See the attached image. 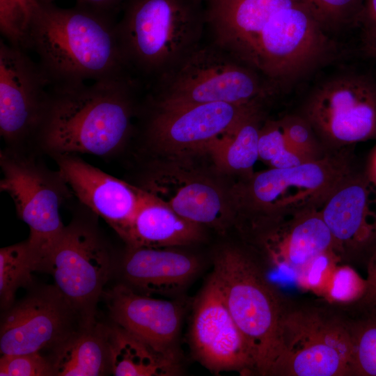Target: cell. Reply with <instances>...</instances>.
<instances>
[{
    "instance_id": "obj_1",
    "label": "cell",
    "mask_w": 376,
    "mask_h": 376,
    "mask_svg": "<svg viewBox=\"0 0 376 376\" xmlns=\"http://www.w3.org/2000/svg\"><path fill=\"white\" fill-rule=\"evenodd\" d=\"M214 45L276 88L327 64L334 42L300 0H203Z\"/></svg>"
},
{
    "instance_id": "obj_2",
    "label": "cell",
    "mask_w": 376,
    "mask_h": 376,
    "mask_svg": "<svg viewBox=\"0 0 376 376\" xmlns=\"http://www.w3.org/2000/svg\"><path fill=\"white\" fill-rule=\"evenodd\" d=\"M115 16L75 4L37 1L25 49H33L50 86L131 77L118 42Z\"/></svg>"
},
{
    "instance_id": "obj_3",
    "label": "cell",
    "mask_w": 376,
    "mask_h": 376,
    "mask_svg": "<svg viewBox=\"0 0 376 376\" xmlns=\"http://www.w3.org/2000/svg\"><path fill=\"white\" fill-rule=\"evenodd\" d=\"M136 86L131 77L50 86L49 103L36 146L52 157L115 155L132 130Z\"/></svg>"
},
{
    "instance_id": "obj_4",
    "label": "cell",
    "mask_w": 376,
    "mask_h": 376,
    "mask_svg": "<svg viewBox=\"0 0 376 376\" xmlns=\"http://www.w3.org/2000/svg\"><path fill=\"white\" fill-rule=\"evenodd\" d=\"M122 8L116 29L129 71L157 79L200 47L203 0H125Z\"/></svg>"
},
{
    "instance_id": "obj_5",
    "label": "cell",
    "mask_w": 376,
    "mask_h": 376,
    "mask_svg": "<svg viewBox=\"0 0 376 376\" xmlns=\"http://www.w3.org/2000/svg\"><path fill=\"white\" fill-rule=\"evenodd\" d=\"M212 275L252 354L256 374L272 376L281 354V326L288 308L249 253L228 246L217 252Z\"/></svg>"
},
{
    "instance_id": "obj_6",
    "label": "cell",
    "mask_w": 376,
    "mask_h": 376,
    "mask_svg": "<svg viewBox=\"0 0 376 376\" xmlns=\"http://www.w3.org/2000/svg\"><path fill=\"white\" fill-rule=\"evenodd\" d=\"M263 78L214 45L199 47L157 79L150 102L164 107L206 103L262 105L276 90Z\"/></svg>"
},
{
    "instance_id": "obj_7",
    "label": "cell",
    "mask_w": 376,
    "mask_h": 376,
    "mask_svg": "<svg viewBox=\"0 0 376 376\" xmlns=\"http://www.w3.org/2000/svg\"><path fill=\"white\" fill-rule=\"evenodd\" d=\"M350 174L347 159L339 154L291 167L270 168L253 173L237 188L236 208L251 214L253 224L278 221L321 208Z\"/></svg>"
},
{
    "instance_id": "obj_8",
    "label": "cell",
    "mask_w": 376,
    "mask_h": 376,
    "mask_svg": "<svg viewBox=\"0 0 376 376\" xmlns=\"http://www.w3.org/2000/svg\"><path fill=\"white\" fill-rule=\"evenodd\" d=\"M0 166V189L10 196L18 217L29 226L27 240L40 272H46L65 226L60 208L72 192L58 170L52 171L29 151L1 150Z\"/></svg>"
},
{
    "instance_id": "obj_9",
    "label": "cell",
    "mask_w": 376,
    "mask_h": 376,
    "mask_svg": "<svg viewBox=\"0 0 376 376\" xmlns=\"http://www.w3.org/2000/svg\"><path fill=\"white\" fill-rule=\"evenodd\" d=\"M81 205L82 209L65 226L45 273L53 276L54 285L82 322L95 320L97 304L113 261L110 247L98 229V216Z\"/></svg>"
},
{
    "instance_id": "obj_10",
    "label": "cell",
    "mask_w": 376,
    "mask_h": 376,
    "mask_svg": "<svg viewBox=\"0 0 376 376\" xmlns=\"http://www.w3.org/2000/svg\"><path fill=\"white\" fill-rule=\"evenodd\" d=\"M272 376H352L351 322L315 307H288Z\"/></svg>"
},
{
    "instance_id": "obj_11",
    "label": "cell",
    "mask_w": 376,
    "mask_h": 376,
    "mask_svg": "<svg viewBox=\"0 0 376 376\" xmlns=\"http://www.w3.org/2000/svg\"><path fill=\"white\" fill-rule=\"evenodd\" d=\"M301 115L331 146L376 139V79L356 72L331 77L311 91Z\"/></svg>"
},
{
    "instance_id": "obj_12",
    "label": "cell",
    "mask_w": 376,
    "mask_h": 376,
    "mask_svg": "<svg viewBox=\"0 0 376 376\" xmlns=\"http://www.w3.org/2000/svg\"><path fill=\"white\" fill-rule=\"evenodd\" d=\"M50 83L26 51L0 41V134L6 148L36 145L50 100Z\"/></svg>"
},
{
    "instance_id": "obj_13",
    "label": "cell",
    "mask_w": 376,
    "mask_h": 376,
    "mask_svg": "<svg viewBox=\"0 0 376 376\" xmlns=\"http://www.w3.org/2000/svg\"><path fill=\"white\" fill-rule=\"evenodd\" d=\"M151 106L146 127L147 143L158 152L175 157L207 152L220 136L262 107L227 103Z\"/></svg>"
},
{
    "instance_id": "obj_14",
    "label": "cell",
    "mask_w": 376,
    "mask_h": 376,
    "mask_svg": "<svg viewBox=\"0 0 376 376\" xmlns=\"http://www.w3.org/2000/svg\"><path fill=\"white\" fill-rule=\"evenodd\" d=\"M193 306L189 337L196 360L215 374H256L249 347L212 274Z\"/></svg>"
},
{
    "instance_id": "obj_15",
    "label": "cell",
    "mask_w": 376,
    "mask_h": 376,
    "mask_svg": "<svg viewBox=\"0 0 376 376\" xmlns=\"http://www.w3.org/2000/svg\"><path fill=\"white\" fill-rule=\"evenodd\" d=\"M80 320L55 285L35 290L1 318V355L53 349Z\"/></svg>"
},
{
    "instance_id": "obj_16",
    "label": "cell",
    "mask_w": 376,
    "mask_h": 376,
    "mask_svg": "<svg viewBox=\"0 0 376 376\" xmlns=\"http://www.w3.org/2000/svg\"><path fill=\"white\" fill-rule=\"evenodd\" d=\"M182 217L223 231L235 216V199L215 181L180 164L157 166L141 187Z\"/></svg>"
},
{
    "instance_id": "obj_17",
    "label": "cell",
    "mask_w": 376,
    "mask_h": 376,
    "mask_svg": "<svg viewBox=\"0 0 376 376\" xmlns=\"http://www.w3.org/2000/svg\"><path fill=\"white\" fill-rule=\"evenodd\" d=\"M81 204L102 218L121 237L149 196L84 161L78 155L52 157Z\"/></svg>"
},
{
    "instance_id": "obj_18",
    "label": "cell",
    "mask_w": 376,
    "mask_h": 376,
    "mask_svg": "<svg viewBox=\"0 0 376 376\" xmlns=\"http://www.w3.org/2000/svg\"><path fill=\"white\" fill-rule=\"evenodd\" d=\"M103 295L115 324L158 352L178 359L177 343L185 312L181 301L143 295L125 283Z\"/></svg>"
},
{
    "instance_id": "obj_19",
    "label": "cell",
    "mask_w": 376,
    "mask_h": 376,
    "mask_svg": "<svg viewBox=\"0 0 376 376\" xmlns=\"http://www.w3.org/2000/svg\"><path fill=\"white\" fill-rule=\"evenodd\" d=\"M320 212L341 256L376 246V184L350 175L329 196Z\"/></svg>"
},
{
    "instance_id": "obj_20",
    "label": "cell",
    "mask_w": 376,
    "mask_h": 376,
    "mask_svg": "<svg viewBox=\"0 0 376 376\" xmlns=\"http://www.w3.org/2000/svg\"><path fill=\"white\" fill-rule=\"evenodd\" d=\"M254 226L258 228L260 249L269 263L279 269L295 272L315 257L328 251H336L320 208L306 210L278 221Z\"/></svg>"
},
{
    "instance_id": "obj_21",
    "label": "cell",
    "mask_w": 376,
    "mask_h": 376,
    "mask_svg": "<svg viewBox=\"0 0 376 376\" xmlns=\"http://www.w3.org/2000/svg\"><path fill=\"white\" fill-rule=\"evenodd\" d=\"M176 248L127 246L121 261L125 284L147 295L181 292L196 277L201 263L196 256Z\"/></svg>"
},
{
    "instance_id": "obj_22",
    "label": "cell",
    "mask_w": 376,
    "mask_h": 376,
    "mask_svg": "<svg viewBox=\"0 0 376 376\" xmlns=\"http://www.w3.org/2000/svg\"><path fill=\"white\" fill-rule=\"evenodd\" d=\"M203 228L149 194L121 238L128 246L178 247L200 241Z\"/></svg>"
},
{
    "instance_id": "obj_23",
    "label": "cell",
    "mask_w": 376,
    "mask_h": 376,
    "mask_svg": "<svg viewBox=\"0 0 376 376\" xmlns=\"http://www.w3.org/2000/svg\"><path fill=\"white\" fill-rule=\"evenodd\" d=\"M109 327L83 321L52 349L55 375L100 376L111 373Z\"/></svg>"
},
{
    "instance_id": "obj_24",
    "label": "cell",
    "mask_w": 376,
    "mask_h": 376,
    "mask_svg": "<svg viewBox=\"0 0 376 376\" xmlns=\"http://www.w3.org/2000/svg\"><path fill=\"white\" fill-rule=\"evenodd\" d=\"M111 373L116 376H173L178 359L158 352L114 324L109 330Z\"/></svg>"
},
{
    "instance_id": "obj_25",
    "label": "cell",
    "mask_w": 376,
    "mask_h": 376,
    "mask_svg": "<svg viewBox=\"0 0 376 376\" xmlns=\"http://www.w3.org/2000/svg\"><path fill=\"white\" fill-rule=\"evenodd\" d=\"M262 125L260 110L220 136L207 152L217 168L227 173L251 177L253 174V166L259 159L258 141Z\"/></svg>"
},
{
    "instance_id": "obj_26",
    "label": "cell",
    "mask_w": 376,
    "mask_h": 376,
    "mask_svg": "<svg viewBox=\"0 0 376 376\" xmlns=\"http://www.w3.org/2000/svg\"><path fill=\"white\" fill-rule=\"evenodd\" d=\"M36 271L40 272V263L27 240L0 249V304L3 311L13 305L19 288L32 284Z\"/></svg>"
},
{
    "instance_id": "obj_27",
    "label": "cell",
    "mask_w": 376,
    "mask_h": 376,
    "mask_svg": "<svg viewBox=\"0 0 376 376\" xmlns=\"http://www.w3.org/2000/svg\"><path fill=\"white\" fill-rule=\"evenodd\" d=\"M259 159L271 168H288L308 162L289 144L279 120H267L260 129Z\"/></svg>"
},
{
    "instance_id": "obj_28",
    "label": "cell",
    "mask_w": 376,
    "mask_h": 376,
    "mask_svg": "<svg viewBox=\"0 0 376 376\" xmlns=\"http://www.w3.org/2000/svg\"><path fill=\"white\" fill-rule=\"evenodd\" d=\"M351 326L352 376H376V314Z\"/></svg>"
},
{
    "instance_id": "obj_29",
    "label": "cell",
    "mask_w": 376,
    "mask_h": 376,
    "mask_svg": "<svg viewBox=\"0 0 376 376\" xmlns=\"http://www.w3.org/2000/svg\"><path fill=\"white\" fill-rule=\"evenodd\" d=\"M38 1L0 0V31L8 44L25 49L33 8Z\"/></svg>"
},
{
    "instance_id": "obj_30",
    "label": "cell",
    "mask_w": 376,
    "mask_h": 376,
    "mask_svg": "<svg viewBox=\"0 0 376 376\" xmlns=\"http://www.w3.org/2000/svg\"><path fill=\"white\" fill-rule=\"evenodd\" d=\"M327 31L359 22L363 0H300Z\"/></svg>"
},
{
    "instance_id": "obj_31",
    "label": "cell",
    "mask_w": 376,
    "mask_h": 376,
    "mask_svg": "<svg viewBox=\"0 0 376 376\" xmlns=\"http://www.w3.org/2000/svg\"><path fill=\"white\" fill-rule=\"evenodd\" d=\"M341 258L336 251H328L315 257L295 272L297 285L323 298Z\"/></svg>"
},
{
    "instance_id": "obj_32",
    "label": "cell",
    "mask_w": 376,
    "mask_h": 376,
    "mask_svg": "<svg viewBox=\"0 0 376 376\" xmlns=\"http://www.w3.org/2000/svg\"><path fill=\"white\" fill-rule=\"evenodd\" d=\"M366 291V279L352 267L338 264L323 298L330 303L351 304L362 301Z\"/></svg>"
},
{
    "instance_id": "obj_33",
    "label": "cell",
    "mask_w": 376,
    "mask_h": 376,
    "mask_svg": "<svg viewBox=\"0 0 376 376\" xmlns=\"http://www.w3.org/2000/svg\"><path fill=\"white\" fill-rule=\"evenodd\" d=\"M279 121L289 144L306 160L318 159L325 155L313 127L301 114L287 115Z\"/></svg>"
},
{
    "instance_id": "obj_34",
    "label": "cell",
    "mask_w": 376,
    "mask_h": 376,
    "mask_svg": "<svg viewBox=\"0 0 376 376\" xmlns=\"http://www.w3.org/2000/svg\"><path fill=\"white\" fill-rule=\"evenodd\" d=\"M1 376H51L55 375L50 359L40 352L13 355H1Z\"/></svg>"
},
{
    "instance_id": "obj_35",
    "label": "cell",
    "mask_w": 376,
    "mask_h": 376,
    "mask_svg": "<svg viewBox=\"0 0 376 376\" xmlns=\"http://www.w3.org/2000/svg\"><path fill=\"white\" fill-rule=\"evenodd\" d=\"M359 22L362 25L364 44L376 43V0H363Z\"/></svg>"
},
{
    "instance_id": "obj_36",
    "label": "cell",
    "mask_w": 376,
    "mask_h": 376,
    "mask_svg": "<svg viewBox=\"0 0 376 376\" xmlns=\"http://www.w3.org/2000/svg\"><path fill=\"white\" fill-rule=\"evenodd\" d=\"M367 291L362 301L376 310V246L371 252L367 266Z\"/></svg>"
},
{
    "instance_id": "obj_37",
    "label": "cell",
    "mask_w": 376,
    "mask_h": 376,
    "mask_svg": "<svg viewBox=\"0 0 376 376\" xmlns=\"http://www.w3.org/2000/svg\"><path fill=\"white\" fill-rule=\"evenodd\" d=\"M75 4L116 16L125 0H75Z\"/></svg>"
},
{
    "instance_id": "obj_38",
    "label": "cell",
    "mask_w": 376,
    "mask_h": 376,
    "mask_svg": "<svg viewBox=\"0 0 376 376\" xmlns=\"http://www.w3.org/2000/svg\"><path fill=\"white\" fill-rule=\"evenodd\" d=\"M366 174L376 184V145L370 155Z\"/></svg>"
},
{
    "instance_id": "obj_39",
    "label": "cell",
    "mask_w": 376,
    "mask_h": 376,
    "mask_svg": "<svg viewBox=\"0 0 376 376\" xmlns=\"http://www.w3.org/2000/svg\"><path fill=\"white\" fill-rule=\"evenodd\" d=\"M362 52L367 57L376 61V43L363 44Z\"/></svg>"
}]
</instances>
